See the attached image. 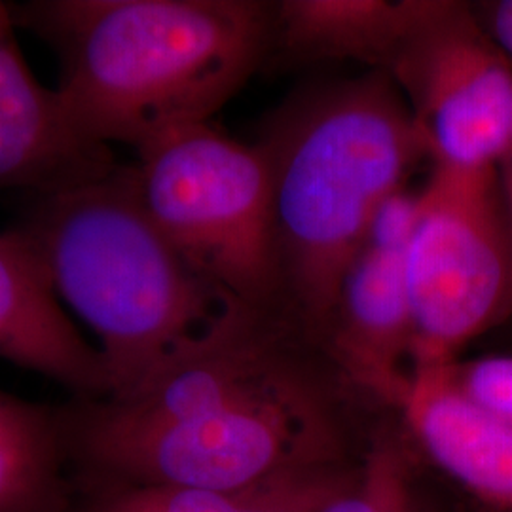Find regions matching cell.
I'll list each match as a JSON object with an SVG mask.
<instances>
[{
    "label": "cell",
    "mask_w": 512,
    "mask_h": 512,
    "mask_svg": "<svg viewBox=\"0 0 512 512\" xmlns=\"http://www.w3.org/2000/svg\"><path fill=\"white\" fill-rule=\"evenodd\" d=\"M499 171V183H501V192H503V202H505V211H507V220H509V232H511L512 245V143L505 160L497 167ZM512 313V275H511V293H509V315Z\"/></svg>",
    "instance_id": "20"
},
{
    "label": "cell",
    "mask_w": 512,
    "mask_h": 512,
    "mask_svg": "<svg viewBox=\"0 0 512 512\" xmlns=\"http://www.w3.org/2000/svg\"><path fill=\"white\" fill-rule=\"evenodd\" d=\"M418 213V192L403 188L389 196L368 226L365 245L406 249Z\"/></svg>",
    "instance_id": "18"
},
{
    "label": "cell",
    "mask_w": 512,
    "mask_h": 512,
    "mask_svg": "<svg viewBox=\"0 0 512 512\" xmlns=\"http://www.w3.org/2000/svg\"><path fill=\"white\" fill-rule=\"evenodd\" d=\"M418 0H283L272 4V44L300 61H357L385 73Z\"/></svg>",
    "instance_id": "12"
},
{
    "label": "cell",
    "mask_w": 512,
    "mask_h": 512,
    "mask_svg": "<svg viewBox=\"0 0 512 512\" xmlns=\"http://www.w3.org/2000/svg\"><path fill=\"white\" fill-rule=\"evenodd\" d=\"M317 512H412L403 461L389 444H380L363 476L342 486Z\"/></svg>",
    "instance_id": "14"
},
{
    "label": "cell",
    "mask_w": 512,
    "mask_h": 512,
    "mask_svg": "<svg viewBox=\"0 0 512 512\" xmlns=\"http://www.w3.org/2000/svg\"><path fill=\"white\" fill-rule=\"evenodd\" d=\"M404 251L361 247L344 274L325 334L349 376L393 406L414 372V319Z\"/></svg>",
    "instance_id": "9"
},
{
    "label": "cell",
    "mask_w": 512,
    "mask_h": 512,
    "mask_svg": "<svg viewBox=\"0 0 512 512\" xmlns=\"http://www.w3.org/2000/svg\"><path fill=\"white\" fill-rule=\"evenodd\" d=\"M480 27L512 65V0H488L471 4Z\"/></svg>",
    "instance_id": "19"
},
{
    "label": "cell",
    "mask_w": 512,
    "mask_h": 512,
    "mask_svg": "<svg viewBox=\"0 0 512 512\" xmlns=\"http://www.w3.org/2000/svg\"><path fill=\"white\" fill-rule=\"evenodd\" d=\"M385 74L423 129L433 164L499 167L512 143V65L471 4L418 0Z\"/></svg>",
    "instance_id": "7"
},
{
    "label": "cell",
    "mask_w": 512,
    "mask_h": 512,
    "mask_svg": "<svg viewBox=\"0 0 512 512\" xmlns=\"http://www.w3.org/2000/svg\"><path fill=\"white\" fill-rule=\"evenodd\" d=\"M262 486L241 492L162 484L129 486L114 495L101 512H243Z\"/></svg>",
    "instance_id": "15"
},
{
    "label": "cell",
    "mask_w": 512,
    "mask_h": 512,
    "mask_svg": "<svg viewBox=\"0 0 512 512\" xmlns=\"http://www.w3.org/2000/svg\"><path fill=\"white\" fill-rule=\"evenodd\" d=\"M16 29L0 2V192L46 194L109 173L118 165L112 150L76 128L57 88L31 71Z\"/></svg>",
    "instance_id": "8"
},
{
    "label": "cell",
    "mask_w": 512,
    "mask_h": 512,
    "mask_svg": "<svg viewBox=\"0 0 512 512\" xmlns=\"http://www.w3.org/2000/svg\"><path fill=\"white\" fill-rule=\"evenodd\" d=\"M133 167L148 215L171 245L224 293L270 315L283 277L272 177L258 143L202 122L137 148Z\"/></svg>",
    "instance_id": "4"
},
{
    "label": "cell",
    "mask_w": 512,
    "mask_h": 512,
    "mask_svg": "<svg viewBox=\"0 0 512 512\" xmlns=\"http://www.w3.org/2000/svg\"><path fill=\"white\" fill-rule=\"evenodd\" d=\"M19 29L48 44L57 92L93 143L135 150L211 122L272 48V4L258 0H31Z\"/></svg>",
    "instance_id": "1"
},
{
    "label": "cell",
    "mask_w": 512,
    "mask_h": 512,
    "mask_svg": "<svg viewBox=\"0 0 512 512\" xmlns=\"http://www.w3.org/2000/svg\"><path fill=\"white\" fill-rule=\"evenodd\" d=\"M395 406L439 469L484 503L512 512V425L471 399L450 365L414 368Z\"/></svg>",
    "instance_id": "11"
},
{
    "label": "cell",
    "mask_w": 512,
    "mask_h": 512,
    "mask_svg": "<svg viewBox=\"0 0 512 512\" xmlns=\"http://www.w3.org/2000/svg\"><path fill=\"white\" fill-rule=\"evenodd\" d=\"M258 147L272 177L283 296L325 336L370 222L416 165L433 162L429 141L391 78L372 71L294 97Z\"/></svg>",
    "instance_id": "3"
},
{
    "label": "cell",
    "mask_w": 512,
    "mask_h": 512,
    "mask_svg": "<svg viewBox=\"0 0 512 512\" xmlns=\"http://www.w3.org/2000/svg\"><path fill=\"white\" fill-rule=\"evenodd\" d=\"M0 359L50 378L80 401L109 397L99 349L74 327L37 256L14 230L0 232Z\"/></svg>",
    "instance_id": "10"
},
{
    "label": "cell",
    "mask_w": 512,
    "mask_h": 512,
    "mask_svg": "<svg viewBox=\"0 0 512 512\" xmlns=\"http://www.w3.org/2000/svg\"><path fill=\"white\" fill-rule=\"evenodd\" d=\"M414 368L456 363L509 317L512 245L497 167L433 164L404 251Z\"/></svg>",
    "instance_id": "5"
},
{
    "label": "cell",
    "mask_w": 512,
    "mask_h": 512,
    "mask_svg": "<svg viewBox=\"0 0 512 512\" xmlns=\"http://www.w3.org/2000/svg\"><path fill=\"white\" fill-rule=\"evenodd\" d=\"M344 482L310 471H293L264 484L243 512H317Z\"/></svg>",
    "instance_id": "17"
},
{
    "label": "cell",
    "mask_w": 512,
    "mask_h": 512,
    "mask_svg": "<svg viewBox=\"0 0 512 512\" xmlns=\"http://www.w3.org/2000/svg\"><path fill=\"white\" fill-rule=\"evenodd\" d=\"M332 437L329 406L308 380L279 395L139 433L69 435V446L129 486L241 492L321 458Z\"/></svg>",
    "instance_id": "6"
},
{
    "label": "cell",
    "mask_w": 512,
    "mask_h": 512,
    "mask_svg": "<svg viewBox=\"0 0 512 512\" xmlns=\"http://www.w3.org/2000/svg\"><path fill=\"white\" fill-rule=\"evenodd\" d=\"M65 410L0 391V512L59 511Z\"/></svg>",
    "instance_id": "13"
},
{
    "label": "cell",
    "mask_w": 512,
    "mask_h": 512,
    "mask_svg": "<svg viewBox=\"0 0 512 512\" xmlns=\"http://www.w3.org/2000/svg\"><path fill=\"white\" fill-rule=\"evenodd\" d=\"M456 384L476 403L512 425V355H484L450 363Z\"/></svg>",
    "instance_id": "16"
},
{
    "label": "cell",
    "mask_w": 512,
    "mask_h": 512,
    "mask_svg": "<svg viewBox=\"0 0 512 512\" xmlns=\"http://www.w3.org/2000/svg\"><path fill=\"white\" fill-rule=\"evenodd\" d=\"M37 256L57 300L92 330L122 399L253 310L203 277L148 215L133 165L29 196L10 228Z\"/></svg>",
    "instance_id": "2"
}]
</instances>
